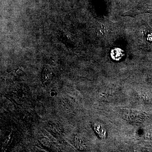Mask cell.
Returning <instances> with one entry per match:
<instances>
[{
  "label": "cell",
  "mask_w": 152,
  "mask_h": 152,
  "mask_svg": "<svg viewBox=\"0 0 152 152\" xmlns=\"http://www.w3.org/2000/svg\"><path fill=\"white\" fill-rule=\"evenodd\" d=\"M95 130L100 137L104 139L106 137V131L104 127L101 124H97L95 126Z\"/></svg>",
  "instance_id": "cell-1"
}]
</instances>
